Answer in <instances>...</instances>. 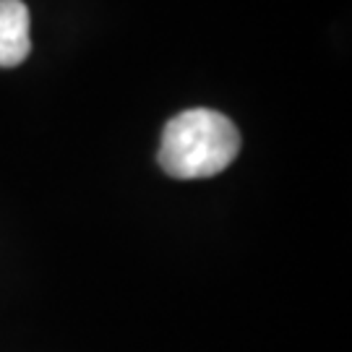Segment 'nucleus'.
Returning <instances> with one entry per match:
<instances>
[{
    "label": "nucleus",
    "mask_w": 352,
    "mask_h": 352,
    "mask_svg": "<svg viewBox=\"0 0 352 352\" xmlns=\"http://www.w3.org/2000/svg\"><path fill=\"white\" fill-rule=\"evenodd\" d=\"M29 52V8L21 0H0V68L24 63Z\"/></svg>",
    "instance_id": "nucleus-2"
},
{
    "label": "nucleus",
    "mask_w": 352,
    "mask_h": 352,
    "mask_svg": "<svg viewBox=\"0 0 352 352\" xmlns=\"http://www.w3.org/2000/svg\"><path fill=\"white\" fill-rule=\"evenodd\" d=\"M240 133L227 115L206 107L175 115L162 131L157 160L170 177L193 180L222 173L238 157Z\"/></svg>",
    "instance_id": "nucleus-1"
}]
</instances>
